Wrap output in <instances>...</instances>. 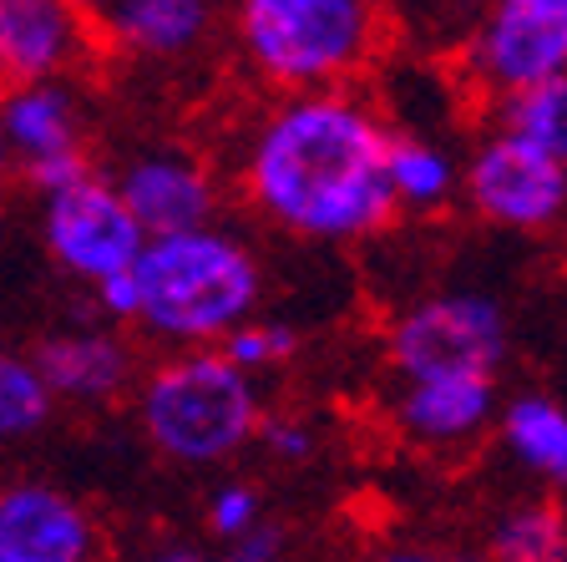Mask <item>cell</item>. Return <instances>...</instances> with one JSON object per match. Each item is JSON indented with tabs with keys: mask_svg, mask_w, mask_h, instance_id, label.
I'll list each match as a JSON object with an SVG mask.
<instances>
[{
	"mask_svg": "<svg viewBox=\"0 0 567 562\" xmlns=\"http://www.w3.org/2000/svg\"><path fill=\"white\" fill-rule=\"evenodd\" d=\"M390 122L350 86L284 92L248 132L244 198L279 234L309 244H360L390 228Z\"/></svg>",
	"mask_w": 567,
	"mask_h": 562,
	"instance_id": "1",
	"label": "cell"
},
{
	"mask_svg": "<svg viewBox=\"0 0 567 562\" xmlns=\"http://www.w3.org/2000/svg\"><path fill=\"white\" fill-rule=\"evenodd\" d=\"M132 279H137L132 325H142L173 350L218 345L264 305L259 254L218 218L177 234H153L132 258Z\"/></svg>",
	"mask_w": 567,
	"mask_h": 562,
	"instance_id": "2",
	"label": "cell"
},
{
	"mask_svg": "<svg viewBox=\"0 0 567 562\" xmlns=\"http://www.w3.org/2000/svg\"><path fill=\"white\" fill-rule=\"evenodd\" d=\"M264 400L254 375L238 370L218 345L173 350L137 390V421L157 457L177 467L234 461L259 431Z\"/></svg>",
	"mask_w": 567,
	"mask_h": 562,
	"instance_id": "3",
	"label": "cell"
},
{
	"mask_svg": "<svg viewBox=\"0 0 567 562\" xmlns=\"http://www.w3.org/2000/svg\"><path fill=\"white\" fill-rule=\"evenodd\" d=\"M234 35L248 71L279 92L344 86L380 47L370 0H234Z\"/></svg>",
	"mask_w": 567,
	"mask_h": 562,
	"instance_id": "4",
	"label": "cell"
},
{
	"mask_svg": "<svg viewBox=\"0 0 567 562\" xmlns=\"http://www.w3.org/2000/svg\"><path fill=\"white\" fill-rule=\"evenodd\" d=\"M390 365L401 380L411 375H496L512 355L507 309L492 294L456 289L401 309L385 335Z\"/></svg>",
	"mask_w": 567,
	"mask_h": 562,
	"instance_id": "5",
	"label": "cell"
},
{
	"mask_svg": "<svg viewBox=\"0 0 567 562\" xmlns=\"http://www.w3.org/2000/svg\"><path fill=\"white\" fill-rule=\"evenodd\" d=\"M461 193L476 218L507 234H553L567 223V163L537 153L507 127L482 137L461 163Z\"/></svg>",
	"mask_w": 567,
	"mask_h": 562,
	"instance_id": "6",
	"label": "cell"
},
{
	"mask_svg": "<svg viewBox=\"0 0 567 562\" xmlns=\"http://www.w3.org/2000/svg\"><path fill=\"white\" fill-rule=\"evenodd\" d=\"M41 203H47L41 234H47L51 258L86 284L106 279V274H117V269H132V258L147 244L142 223L132 218V208L122 203L112 177L82 173L76 183L47 193Z\"/></svg>",
	"mask_w": 567,
	"mask_h": 562,
	"instance_id": "7",
	"label": "cell"
},
{
	"mask_svg": "<svg viewBox=\"0 0 567 562\" xmlns=\"http://www.w3.org/2000/svg\"><path fill=\"white\" fill-rule=\"evenodd\" d=\"M466 71L486 96L567 71V0H486L466 41Z\"/></svg>",
	"mask_w": 567,
	"mask_h": 562,
	"instance_id": "8",
	"label": "cell"
},
{
	"mask_svg": "<svg viewBox=\"0 0 567 562\" xmlns=\"http://www.w3.org/2000/svg\"><path fill=\"white\" fill-rule=\"evenodd\" d=\"M0 562H102V522L47 481L0 492Z\"/></svg>",
	"mask_w": 567,
	"mask_h": 562,
	"instance_id": "9",
	"label": "cell"
},
{
	"mask_svg": "<svg viewBox=\"0 0 567 562\" xmlns=\"http://www.w3.org/2000/svg\"><path fill=\"white\" fill-rule=\"evenodd\" d=\"M102 35L76 0H0V57L6 82L71 76L96 57Z\"/></svg>",
	"mask_w": 567,
	"mask_h": 562,
	"instance_id": "10",
	"label": "cell"
},
{
	"mask_svg": "<svg viewBox=\"0 0 567 562\" xmlns=\"http://www.w3.org/2000/svg\"><path fill=\"white\" fill-rule=\"evenodd\" d=\"M112 183L147 238L218 218V183H213L208 163L183 147H147V153L127 157Z\"/></svg>",
	"mask_w": 567,
	"mask_h": 562,
	"instance_id": "11",
	"label": "cell"
},
{
	"mask_svg": "<svg viewBox=\"0 0 567 562\" xmlns=\"http://www.w3.org/2000/svg\"><path fill=\"white\" fill-rule=\"evenodd\" d=\"M496 375H411L390 400V421L405 441L451 451L496 421Z\"/></svg>",
	"mask_w": 567,
	"mask_h": 562,
	"instance_id": "12",
	"label": "cell"
},
{
	"mask_svg": "<svg viewBox=\"0 0 567 562\" xmlns=\"http://www.w3.org/2000/svg\"><path fill=\"white\" fill-rule=\"evenodd\" d=\"M0 142L16 167L86 153V112L66 76L16 82L11 92H0Z\"/></svg>",
	"mask_w": 567,
	"mask_h": 562,
	"instance_id": "13",
	"label": "cell"
},
{
	"mask_svg": "<svg viewBox=\"0 0 567 562\" xmlns=\"http://www.w3.org/2000/svg\"><path fill=\"white\" fill-rule=\"evenodd\" d=\"M213 0H112L96 16V35L137 61H183L208 41Z\"/></svg>",
	"mask_w": 567,
	"mask_h": 562,
	"instance_id": "14",
	"label": "cell"
},
{
	"mask_svg": "<svg viewBox=\"0 0 567 562\" xmlns=\"http://www.w3.org/2000/svg\"><path fill=\"white\" fill-rule=\"evenodd\" d=\"M35 370L56 400L76 406H102L117 400L132 386V350L106 335V329H82V335H51L35 345Z\"/></svg>",
	"mask_w": 567,
	"mask_h": 562,
	"instance_id": "15",
	"label": "cell"
},
{
	"mask_svg": "<svg viewBox=\"0 0 567 562\" xmlns=\"http://www.w3.org/2000/svg\"><path fill=\"white\" fill-rule=\"evenodd\" d=\"M385 183L395 213H441L461 193V163L451 147L421 132H390Z\"/></svg>",
	"mask_w": 567,
	"mask_h": 562,
	"instance_id": "16",
	"label": "cell"
},
{
	"mask_svg": "<svg viewBox=\"0 0 567 562\" xmlns=\"http://www.w3.org/2000/svg\"><path fill=\"white\" fill-rule=\"evenodd\" d=\"M502 441H507L512 461L532 477L567 487V406L543 390H522V396L502 400Z\"/></svg>",
	"mask_w": 567,
	"mask_h": 562,
	"instance_id": "17",
	"label": "cell"
},
{
	"mask_svg": "<svg viewBox=\"0 0 567 562\" xmlns=\"http://www.w3.org/2000/svg\"><path fill=\"white\" fill-rule=\"evenodd\" d=\"M496 127L517 132L537 153L567 163V71H553L543 82L496 96Z\"/></svg>",
	"mask_w": 567,
	"mask_h": 562,
	"instance_id": "18",
	"label": "cell"
},
{
	"mask_svg": "<svg viewBox=\"0 0 567 562\" xmlns=\"http://www.w3.org/2000/svg\"><path fill=\"white\" fill-rule=\"evenodd\" d=\"M567 512L557 502H517L486 532V562H563Z\"/></svg>",
	"mask_w": 567,
	"mask_h": 562,
	"instance_id": "19",
	"label": "cell"
},
{
	"mask_svg": "<svg viewBox=\"0 0 567 562\" xmlns=\"http://www.w3.org/2000/svg\"><path fill=\"white\" fill-rule=\"evenodd\" d=\"M51 390L41 380L31 355L0 350V441H21L35 436L51 421Z\"/></svg>",
	"mask_w": 567,
	"mask_h": 562,
	"instance_id": "20",
	"label": "cell"
},
{
	"mask_svg": "<svg viewBox=\"0 0 567 562\" xmlns=\"http://www.w3.org/2000/svg\"><path fill=\"white\" fill-rule=\"evenodd\" d=\"M218 350L248 375L254 370H279V365H289L299 355V329L284 325V319L248 315L244 325H234L224 340H218Z\"/></svg>",
	"mask_w": 567,
	"mask_h": 562,
	"instance_id": "21",
	"label": "cell"
},
{
	"mask_svg": "<svg viewBox=\"0 0 567 562\" xmlns=\"http://www.w3.org/2000/svg\"><path fill=\"white\" fill-rule=\"evenodd\" d=\"M259 517H264V497H259V487H254V481H224V487H213V497H208V532L218 542L248 532Z\"/></svg>",
	"mask_w": 567,
	"mask_h": 562,
	"instance_id": "22",
	"label": "cell"
},
{
	"mask_svg": "<svg viewBox=\"0 0 567 562\" xmlns=\"http://www.w3.org/2000/svg\"><path fill=\"white\" fill-rule=\"evenodd\" d=\"M254 441H259L274 461H309L315 457V426L295 421V416H259Z\"/></svg>",
	"mask_w": 567,
	"mask_h": 562,
	"instance_id": "23",
	"label": "cell"
},
{
	"mask_svg": "<svg viewBox=\"0 0 567 562\" xmlns=\"http://www.w3.org/2000/svg\"><path fill=\"white\" fill-rule=\"evenodd\" d=\"M284 558H289V532L279 522H264V517L248 532L228 538L224 552H218V562H284Z\"/></svg>",
	"mask_w": 567,
	"mask_h": 562,
	"instance_id": "24",
	"label": "cell"
},
{
	"mask_svg": "<svg viewBox=\"0 0 567 562\" xmlns=\"http://www.w3.org/2000/svg\"><path fill=\"white\" fill-rule=\"evenodd\" d=\"M92 289H96V305H102L106 319H117V325H132V319H137V279H132V269L106 274V279L92 284Z\"/></svg>",
	"mask_w": 567,
	"mask_h": 562,
	"instance_id": "25",
	"label": "cell"
},
{
	"mask_svg": "<svg viewBox=\"0 0 567 562\" xmlns=\"http://www.w3.org/2000/svg\"><path fill=\"white\" fill-rule=\"evenodd\" d=\"M25 173V183L47 198V193H56V187H66V183H76L82 173H92V157L86 153H66V157H47V163H31V167H21Z\"/></svg>",
	"mask_w": 567,
	"mask_h": 562,
	"instance_id": "26",
	"label": "cell"
},
{
	"mask_svg": "<svg viewBox=\"0 0 567 562\" xmlns=\"http://www.w3.org/2000/svg\"><path fill=\"white\" fill-rule=\"evenodd\" d=\"M365 562H486V558H466V552H441V548H415V542H395V548L370 552Z\"/></svg>",
	"mask_w": 567,
	"mask_h": 562,
	"instance_id": "27",
	"label": "cell"
},
{
	"mask_svg": "<svg viewBox=\"0 0 567 562\" xmlns=\"http://www.w3.org/2000/svg\"><path fill=\"white\" fill-rule=\"evenodd\" d=\"M137 562H218V558H208L198 542H163V548H153L147 558H137Z\"/></svg>",
	"mask_w": 567,
	"mask_h": 562,
	"instance_id": "28",
	"label": "cell"
},
{
	"mask_svg": "<svg viewBox=\"0 0 567 562\" xmlns=\"http://www.w3.org/2000/svg\"><path fill=\"white\" fill-rule=\"evenodd\" d=\"M76 6H82V11H86V16H92V21H96V16H102L106 6H112V0H76Z\"/></svg>",
	"mask_w": 567,
	"mask_h": 562,
	"instance_id": "29",
	"label": "cell"
},
{
	"mask_svg": "<svg viewBox=\"0 0 567 562\" xmlns=\"http://www.w3.org/2000/svg\"><path fill=\"white\" fill-rule=\"evenodd\" d=\"M6 173H11V153H6V142H0V187H6Z\"/></svg>",
	"mask_w": 567,
	"mask_h": 562,
	"instance_id": "30",
	"label": "cell"
},
{
	"mask_svg": "<svg viewBox=\"0 0 567 562\" xmlns=\"http://www.w3.org/2000/svg\"><path fill=\"white\" fill-rule=\"evenodd\" d=\"M0 86H6V57H0Z\"/></svg>",
	"mask_w": 567,
	"mask_h": 562,
	"instance_id": "31",
	"label": "cell"
},
{
	"mask_svg": "<svg viewBox=\"0 0 567 562\" xmlns=\"http://www.w3.org/2000/svg\"><path fill=\"white\" fill-rule=\"evenodd\" d=\"M370 6H385V0H370Z\"/></svg>",
	"mask_w": 567,
	"mask_h": 562,
	"instance_id": "32",
	"label": "cell"
},
{
	"mask_svg": "<svg viewBox=\"0 0 567 562\" xmlns=\"http://www.w3.org/2000/svg\"><path fill=\"white\" fill-rule=\"evenodd\" d=\"M563 562H567V558H563Z\"/></svg>",
	"mask_w": 567,
	"mask_h": 562,
	"instance_id": "33",
	"label": "cell"
}]
</instances>
